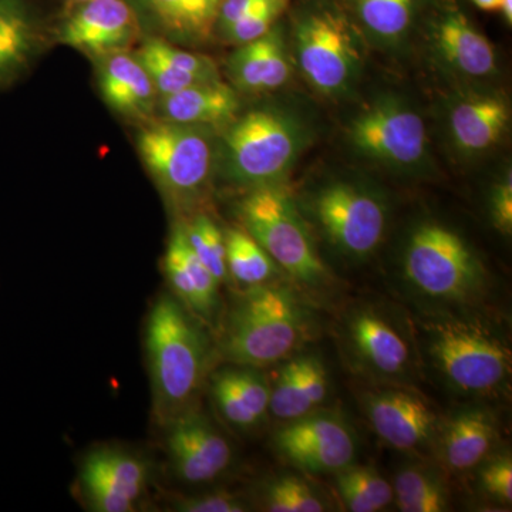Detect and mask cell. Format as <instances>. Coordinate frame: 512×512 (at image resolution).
Wrapping results in <instances>:
<instances>
[{
  "instance_id": "obj_1",
  "label": "cell",
  "mask_w": 512,
  "mask_h": 512,
  "mask_svg": "<svg viewBox=\"0 0 512 512\" xmlns=\"http://www.w3.org/2000/svg\"><path fill=\"white\" fill-rule=\"evenodd\" d=\"M146 346L157 416L168 423L188 410L207 363V343L183 303L157 299L147 320Z\"/></svg>"
},
{
  "instance_id": "obj_2",
  "label": "cell",
  "mask_w": 512,
  "mask_h": 512,
  "mask_svg": "<svg viewBox=\"0 0 512 512\" xmlns=\"http://www.w3.org/2000/svg\"><path fill=\"white\" fill-rule=\"evenodd\" d=\"M302 332V311L288 289L252 286L229 313L222 350L235 365L268 366L292 353Z\"/></svg>"
},
{
  "instance_id": "obj_3",
  "label": "cell",
  "mask_w": 512,
  "mask_h": 512,
  "mask_svg": "<svg viewBox=\"0 0 512 512\" xmlns=\"http://www.w3.org/2000/svg\"><path fill=\"white\" fill-rule=\"evenodd\" d=\"M427 335L434 365L457 392L484 396L497 392L510 379V346L483 323L456 318L434 320Z\"/></svg>"
},
{
  "instance_id": "obj_4",
  "label": "cell",
  "mask_w": 512,
  "mask_h": 512,
  "mask_svg": "<svg viewBox=\"0 0 512 512\" xmlns=\"http://www.w3.org/2000/svg\"><path fill=\"white\" fill-rule=\"evenodd\" d=\"M222 144L225 175L232 183L274 184L302 151L303 128L284 111L258 109L228 124Z\"/></svg>"
},
{
  "instance_id": "obj_5",
  "label": "cell",
  "mask_w": 512,
  "mask_h": 512,
  "mask_svg": "<svg viewBox=\"0 0 512 512\" xmlns=\"http://www.w3.org/2000/svg\"><path fill=\"white\" fill-rule=\"evenodd\" d=\"M403 266L410 285L434 301H467L484 284L483 265L466 239L439 222L414 229Z\"/></svg>"
},
{
  "instance_id": "obj_6",
  "label": "cell",
  "mask_w": 512,
  "mask_h": 512,
  "mask_svg": "<svg viewBox=\"0 0 512 512\" xmlns=\"http://www.w3.org/2000/svg\"><path fill=\"white\" fill-rule=\"evenodd\" d=\"M245 231L289 274L308 285L326 278L308 229L288 192L268 184L252 188L239 205Z\"/></svg>"
},
{
  "instance_id": "obj_7",
  "label": "cell",
  "mask_w": 512,
  "mask_h": 512,
  "mask_svg": "<svg viewBox=\"0 0 512 512\" xmlns=\"http://www.w3.org/2000/svg\"><path fill=\"white\" fill-rule=\"evenodd\" d=\"M205 128L150 120L138 131L141 160L161 191L175 202L198 194L210 178L214 146Z\"/></svg>"
},
{
  "instance_id": "obj_8",
  "label": "cell",
  "mask_w": 512,
  "mask_h": 512,
  "mask_svg": "<svg viewBox=\"0 0 512 512\" xmlns=\"http://www.w3.org/2000/svg\"><path fill=\"white\" fill-rule=\"evenodd\" d=\"M312 211L325 237L353 259L372 255L386 229V205L379 195L350 183H333L316 192Z\"/></svg>"
},
{
  "instance_id": "obj_9",
  "label": "cell",
  "mask_w": 512,
  "mask_h": 512,
  "mask_svg": "<svg viewBox=\"0 0 512 512\" xmlns=\"http://www.w3.org/2000/svg\"><path fill=\"white\" fill-rule=\"evenodd\" d=\"M296 57L308 82L329 96L348 92L359 74L360 50L348 23L335 13H311L296 26Z\"/></svg>"
},
{
  "instance_id": "obj_10",
  "label": "cell",
  "mask_w": 512,
  "mask_h": 512,
  "mask_svg": "<svg viewBox=\"0 0 512 512\" xmlns=\"http://www.w3.org/2000/svg\"><path fill=\"white\" fill-rule=\"evenodd\" d=\"M349 137L360 154L393 167H416L427 154L424 121L399 101H379L360 113Z\"/></svg>"
},
{
  "instance_id": "obj_11",
  "label": "cell",
  "mask_w": 512,
  "mask_h": 512,
  "mask_svg": "<svg viewBox=\"0 0 512 512\" xmlns=\"http://www.w3.org/2000/svg\"><path fill=\"white\" fill-rule=\"evenodd\" d=\"M276 448L311 473H339L356 456L355 437L345 421L330 414H305L276 433Z\"/></svg>"
},
{
  "instance_id": "obj_12",
  "label": "cell",
  "mask_w": 512,
  "mask_h": 512,
  "mask_svg": "<svg viewBox=\"0 0 512 512\" xmlns=\"http://www.w3.org/2000/svg\"><path fill=\"white\" fill-rule=\"evenodd\" d=\"M141 25L128 0H86L72 6L56 29V42L94 57L126 50Z\"/></svg>"
},
{
  "instance_id": "obj_13",
  "label": "cell",
  "mask_w": 512,
  "mask_h": 512,
  "mask_svg": "<svg viewBox=\"0 0 512 512\" xmlns=\"http://www.w3.org/2000/svg\"><path fill=\"white\" fill-rule=\"evenodd\" d=\"M165 426L171 466L175 476L185 483H208L231 464V446L201 414L185 410Z\"/></svg>"
},
{
  "instance_id": "obj_14",
  "label": "cell",
  "mask_w": 512,
  "mask_h": 512,
  "mask_svg": "<svg viewBox=\"0 0 512 512\" xmlns=\"http://www.w3.org/2000/svg\"><path fill=\"white\" fill-rule=\"evenodd\" d=\"M94 60L97 86L107 106L128 120H153L157 90L136 53L117 50Z\"/></svg>"
},
{
  "instance_id": "obj_15",
  "label": "cell",
  "mask_w": 512,
  "mask_h": 512,
  "mask_svg": "<svg viewBox=\"0 0 512 512\" xmlns=\"http://www.w3.org/2000/svg\"><path fill=\"white\" fill-rule=\"evenodd\" d=\"M367 419L377 436L399 450L424 446L436 430V414L417 394L380 390L365 400Z\"/></svg>"
},
{
  "instance_id": "obj_16",
  "label": "cell",
  "mask_w": 512,
  "mask_h": 512,
  "mask_svg": "<svg viewBox=\"0 0 512 512\" xmlns=\"http://www.w3.org/2000/svg\"><path fill=\"white\" fill-rule=\"evenodd\" d=\"M141 28L177 46H200L217 28L222 0H128Z\"/></svg>"
},
{
  "instance_id": "obj_17",
  "label": "cell",
  "mask_w": 512,
  "mask_h": 512,
  "mask_svg": "<svg viewBox=\"0 0 512 512\" xmlns=\"http://www.w3.org/2000/svg\"><path fill=\"white\" fill-rule=\"evenodd\" d=\"M43 37L42 16L33 0H0V87L28 69Z\"/></svg>"
},
{
  "instance_id": "obj_18",
  "label": "cell",
  "mask_w": 512,
  "mask_h": 512,
  "mask_svg": "<svg viewBox=\"0 0 512 512\" xmlns=\"http://www.w3.org/2000/svg\"><path fill=\"white\" fill-rule=\"evenodd\" d=\"M238 109V94L220 79L192 84L180 92L160 97L156 116L168 123L208 128L228 126Z\"/></svg>"
},
{
  "instance_id": "obj_19",
  "label": "cell",
  "mask_w": 512,
  "mask_h": 512,
  "mask_svg": "<svg viewBox=\"0 0 512 512\" xmlns=\"http://www.w3.org/2000/svg\"><path fill=\"white\" fill-rule=\"evenodd\" d=\"M434 49L456 72L488 77L497 72L493 43L458 10L444 13L433 28Z\"/></svg>"
},
{
  "instance_id": "obj_20",
  "label": "cell",
  "mask_w": 512,
  "mask_h": 512,
  "mask_svg": "<svg viewBox=\"0 0 512 512\" xmlns=\"http://www.w3.org/2000/svg\"><path fill=\"white\" fill-rule=\"evenodd\" d=\"M164 272L178 301L188 311L207 320L212 318L220 282L192 251L183 227H175L171 234L164 256Z\"/></svg>"
},
{
  "instance_id": "obj_21",
  "label": "cell",
  "mask_w": 512,
  "mask_h": 512,
  "mask_svg": "<svg viewBox=\"0 0 512 512\" xmlns=\"http://www.w3.org/2000/svg\"><path fill=\"white\" fill-rule=\"evenodd\" d=\"M349 342L357 359L377 375L400 376L409 367V345L379 313L357 312L349 322Z\"/></svg>"
},
{
  "instance_id": "obj_22",
  "label": "cell",
  "mask_w": 512,
  "mask_h": 512,
  "mask_svg": "<svg viewBox=\"0 0 512 512\" xmlns=\"http://www.w3.org/2000/svg\"><path fill=\"white\" fill-rule=\"evenodd\" d=\"M228 73L235 86L245 92H264L284 86L291 67L281 30L274 26L265 36L238 46L229 57Z\"/></svg>"
},
{
  "instance_id": "obj_23",
  "label": "cell",
  "mask_w": 512,
  "mask_h": 512,
  "mask_svg": "<svg viewBox=\"0 0 512 512\" xmlns=\"http://www.w3.org/2000/svg\"><path fill=\"white\" fill-rule=\"evenodd\" d=\"M510 121V107L497 96L464 97L450 113V131L458 150L484 153L501 140Z\"/></svg>"
},
{
  "instance_id": "obj_24",
  "label": "cell",
  "mask_w": 512,
  "mask_h": 512,
  "mask_svg": "<svg viewBox=\"0 0 512 512\" xmlns=\"http://www.w3.org/2000/svg\"><path fill=\"white\" fill-rule=\"evenodd\" d=\"M212 394L224 419L238 429H249L264 419L271 400L265 377L248 366L215 375Z\"/></svg>"
},
{
  "instance_id": "obj_25",
  "label": "cell",
  "mask_w": 512,
  "mask_h": 512,
  "mask_svg": "<svg viewBox=\"0 0 512 512\" xmlns=\"http://www.w3.org/2000/svg\"><path fill=\"white\" fill-rule=\"evenodd\" d=\"M495 437L490 414L478 409L464 410L450 419L444 429V461L453 470H470L487 457Z\"/></svg>"
},
{
  "instance_id": "obj_26",
  "label": "cell",
  "mask_w": 512,
  "mask_h": 512,
  "mask_svg": "<svg viewBox=\"0 0 512 512\" xmlns=\"http://www.w3.org/2000/svg\"><path fill=\"white\" fill-rule=\"evenodd\" d=\"M225 237L227 269L239 284L264 285L275 274V262L245 229H228Z\"/></svg>"
},
{
  "instance_id": "obj_27",
  "label": "cell",
  "mask_w": 512,
  "mask_h": 512,
  "mask_svg": "<svg viewBox=\"0 0 512 512\" xmlns=\"http://www.w3.org/2000/svg\"><path fill=\"white\" fill-rule=\"evenodd\" d=\"M338 491L343 504L353 512H376L392 504V485L370 467L343 468L338 473Z\"/></svg>"
},
{
  "instance_id": "obj_28",
  "label": "cell",
  "mask_w": 512,
  "mask_h": 512,
  "mask_svg": "<svg viewBox=\"0 0 512 512\" xmlns=\"http://www.w3.org/2000/svg\"><path fill=\"white\" fill-rule=\"evenodd\" d=\"M393 494L403 512H441L448 508L443 481L426 468H403L394 481Z\"/></svg>"
},
{
  "instance_id": "obj_29",
  "label": "cell",
  "mask_w": 512,
  "mask_h": 512,
  "mask_svg": "<svg viewBox=\"0 0 512 512\" xmlns=\"http://www.w3.org/2000/svg\"><path fill=\"white\" fill-rule=\"evenodd\" d=\"M82 487L94 510L99 512H128L134 510L136 500L124 490L123 485L107 466L100 450L84 458Z\"/></svg>"
},
{
  "instance_id": "obj_30",
  "label": "cell",
  "mask_w": 512,
  "mask_h": 512,
  "mask_svg": "<svg viewBox=\"0 0 512 512\" xmlns=\"http://www.w3.org/2000/svg\"><path fill=\"white\" fill-rule=\"evenodd\" d=\"M417 0H355L360 22L382 42L402 39L412 23Z\"/></svg>"
},
{
  "instance_id": "obj_31",
  "label": "cell",
  "mask_w": 512,
  "mask_h": 512,
  "mask_svg": "<svg viewBox=\"0 0 512 512\" xmlns=\"http://www.w3.org/2000/svg\"><path fill=\"white\" fill-rule=\"evenodd\" d=\"M269 409L281 420H295L312 412V404L303 383V359L286 363L271 389Z\"/></svg>"
},
{
  "instance_id": "obj_32",
  "label": "cell",
  "mask_w": 512,
  "mask_h": 512,
  "mask_svg": "<svg viewBox=\"0 0 512 512\" xmlns=\"http://www.w3.org/2000/svg\"><path fill=\"white\" fill-rule=\"evenodd\" d=\"M183 229L192 251L221 284L228 274L225 237L221 229L207 215H197Z\"/></svg>"
},
{
  "instance_id": "obj_33",
  "label": "cell",
  "mask_w": 512,
  "mask_h": 512,
  "mask_svg": "<svg viewBox=\"0 0 512 512\" xmlns=\"http://www.w3.org/2000/svg\"><path fill=\"white\" fill-rule=\"evenodd\" d=\"M266 508L272 512H322L325 504L305 481L281 477L266 490Z\"/></svg>"
},
{
  "instance_id": "obj_34",
  "label": "cell",
  "mask_w": 512,
  "mask_h": 512,
  "mask_svg": "<svg viewBox=\"0 0 512 512\" xmlns=\"http://www.w3.org/2000/svg\"><path fill=\"white\" fill-rule=\"evenodd\" d=\"M136 55L143 66L146 67L148 76L156 87L158 99L187 89L192 84L202 83V80L195 77L194 74L183 72V70L177 69L173 64L168 63L167 60L151 49L146 40L141 43Z\"/></svg>"
},
{
  "instance_id": "obj_35",
  "label": "cell",
  "mask_w": 512,
  "mask_h": 512,
  "mask_svg": "<svg viewBox=\"0 0 512 512\" xmlns=\"http://www.w3.org/2000/svg\"><path fill=\"white\" fill-rule=\"evenodd\" d=\"M286 3L288 0H271L259 6L229 25L227 29L222 30V37L232 45L241 46L265 36L274 28L276 19L286 8Z\"/></svg>"
},
{
  "instance_id": "obj_36",
  "label": "cell",
  "mask_w": 512,
  "mask_h": 512,
  "mask_svg": "<svg viewBox=\"0 0 512 512\" xmlns=\"http://www.w3.org/2000/svg\"><path fill=\"white\" fill-rule=\"evenodd\" d=\"M100 454L124 490L137 501L147 484L146 464L133 454L113 448H101Z\"/></svg>"
},
{
  "instance_id": "obj_37",
  "label": "cell",
  "mask_w": 512,
  "mask_h": 512,
  "mask_svg": "<svg viewBox=\"0 0 512 512\" xmlns=\"http://www.w3.org/2000/svg\"><path fill=\"white\" fill-rule=\"evenodd\" d=\"M481 485L488 494L511 503L512 500V461L510 456H501L488 463L481 471Z\"/></svg>"
},
{
  "instance_id": "obj_38",
  "label": "cell",
  "mask_w": 512,
  "mask_h": 512,
  "mask_svg": "<svg viewBox=\"0 0 512 512\" xmlns=\"http://www.w3.org/2000/svg\"><path fill=\"white\" fill-rule=\"evenodd\" d=\"M175 510L183 512H242L244 503L229 494H210L204 497L185 498L175 504Z\"/></svg>"
},
{
  "instance_id": "obj_39",
  "label": "cell",
  "mask_w": 512,
  "mask_h": 512,
  "mask_svg": "<svg viewBox=\"0 0 512 512\" xmlns=\"http://www.w3.org/2000/svg\"><path fill=\"white\" fill-rule=\"evenodd\" d=\"M493 217L495 225L504 232L511 234L512 229V181L511 175L504 178L503 183L495 188L493 197Z\"/></svg>"
},
{
  "instance_id": "obj_40",
  "label": "cell",
  "mask_w": 512,
  "mask_h": 512,
  "mask_svg": "<svg viewBox=\"0 0 512 512\" xmlns=\"http://www.w3.org/2000/svg\"><path fill=\"white\" fill-rule=\"evenodd\" d=\"M271 0H222L220 13H218L217 28L218 32L227 29L229 25L237 22L242 16L265 5Z\"/></svg>"
},
{
  "instance_id": "obj_41",
  "label": "cell",
  "mask_w": 512,
  "mask_h": 512,
  "mask_svg": "<svg viewBox=\"0 0 512 512\" xmlns=\"http://www.w3.org/2000/svg\"><path fill=\"white\" fill-rule=\"evenodd\" d=\"M477 8L487 10V12H494L500 9L501 0H471Z\"/></svg>"
},
{
  "instance_id": "obj_42",
  "label": "cell",
  "mask_w": 512,
  "mask_h": 512,
  "mask_svg": "<svg viewBox=\"0 0 512 512\" xmlns=\"http://www.w3.org/2000/svg\"><path fill=\"white\" fill-rule=\"evenodd\" d=\"M498 10H501V12H503L505 22H507L508 25H511V23H512V0H501L500 9H498Z\"/></svg>"
},
{
  "instance_id": "obj_43",
  "label": "cell",
  "mask_w": 512,
  "mask_h": 512,
  "mask_svg": "<svg viewBox=\"0 0 512 512\" xmlns=\"http://www.w3.org/2000/svg\"><path fill=\"white\" fill-rule=\"evenodd\" d=\"M66 2L72 3V6L79 5V3L86 2V0H66Z\"/></svg>"
}]
</instances>
